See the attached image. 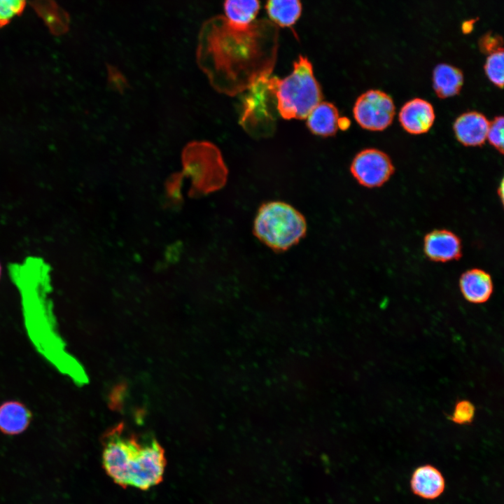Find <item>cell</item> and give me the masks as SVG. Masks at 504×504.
<instances>
[{
    "instance_id": "obj_23",
    "label": "cell",
    "mask_w": 504,
    "mask_h": 504,
    "mask_svg": "<svg viewBox=\"0 0 504 504\" xmlns=\"http://www.w3.org/2000/svg\"><path fill=\"white\" fill-rule=\"evenodd\" d=\"M479 46L482 52L489 55L503 48V39L498 35L489 33L482 37Z\"/></svg>"
},
{
    "instance_id": "obj_1",
    "label": "cell",
    "mask_w": 504,
    "mask_h": 504,
    "mask_svg": "<svg viewBox=\"0 0 504 504\" xmlns=\"http://www.w3.org/2000/svg\"><path fill=\"white\" fill-rule=\"evenodd\" d=\"M278 51V31L266 20L237 25L216 17L202 27L198 57L211 83L230 96L271 75Z\"/></svg>"
},
{
    "instance_id": "obj_21",
    "label": "cell",
    "mask_w": 504,
    "mask_h": 504,
    "mask_svg": "<svg viewBox=\"0 0 504 504\" xmlns=\"http://www.w3.org/2000/svg\"><path fill=\"white\" fill-rule=\"evenodd\" d=\"M26 5V0H0V27L20 15Z\"/></svg>"
},
{
    "instance_id": "obj_12",
    "label": "cell",
    "mask_w": 504,
    "mask_h": 504,
    "mask_svg": "<svg viewBox=\"0 0 504 504\" xmlns=\"http://www.w3.org/2000/svg\"><path fill=\"white\" fill-rule=\"evenodd\" d=\"M412 493L424 499L434 500L445 489V479L442 472L430 464H424L414 469L410 479Z\"/></svg>"
},
{
    "instance_id": "obj_24",
    "label": "cell",
    "mask_w": 504,
    "mask_h": 504,
    "mask_svg": "<svg viewBox=\"0 0 504 504\" xmlns=\"http://www.w3.org/2000/svg\"><path fill=\"white\" fill-rule=\"evenodd\" d=\"M351 125V121L346 117L339 118L338 128L342 130H347Z\"/></svg>"
},
{
    "instance_id": "obj_15",
    "label": "cell",
    "mask_w": 504,
    "mask_h": 504,
    "mask_svg": "<svg viewBox=\"0 0 504 504\" xmlns=\"http://www.w3.org/2000/svg\"><path fill=\"white\" fill-rule=\"evenodd\" d=\"M433 87L436 95L446 99L459 94L463 85L462 71L447 64H438L433 71Z\"/></svg>"
},
{
    "instance_id": "obj_2",
    "label": "cell",
    "mask_w": 504,
    "mask_h": 504,
    "mask_svg": "<svg viewBox=\"0 0 504 504\" xmlns=\"http://www.w3.org/2000/svg\"><path fill=\"white\" fill-rule=\"evenodd\" d=\"M51 270L40 257L29 256L8 266L20 294L25 326L38 351L78 385L88 378L83 366L66 349L53 313Z\"/></svg>"
},
{
    "instance_id": "obj_17",
    "label": "cell",
    "mask_w": 504,
    "mask_h": 504,
    "mask_svg": "<svg viewBox=\"0 0 504 504\" xmlns=\"http://www.w3.org/2000/svg\"><path fill=\"white\" fill-rule=\"evenodd\" d=\"M266 10L271 20L279 26L290 27L302 12L300 0H267Z\"/></svg>"
},
{
    "instance_id": "obj_10",
    "label": "cell",
    "mask_w": 504,
    "mask_h": 504,
    "mask_svg": "<svg viewBox=\"0 0 504 504\" xmlns=\"http://www.w3.org/2000/svg\"><path fill=\"white\" fill-rule=\"evenodd\" d=\"M398 118L406 132L412 134H421L431 128L435 115L430 102L421 98H414L401 107Z\"/></svg>"
},
{
    "instance_id": "obj_8",
    "label": "cell",
    "mask_w": 504,
    "mask_h": 504,
    "mask_svg": "<svg viewBox=\"0 0 504 504\" xmlns=\"http://www.w3.org/2000/svg\"><path fill=\"white\" fill-rule=\"evenodd\" d=\"M389 156L377 148H366L354 157L350 171L360 185L377 188L384 184L394 173Z\"/></svg>"
},
{
    "instance_id": "obj_25",
    "label": "cell",
    "mask_w": 504,
    "mask_h": 504,
    "mask_svg": "<svg viewBox=\"0 0 504 504\" xmlns=\"http://www.w3.org/2000/svg\"><path fill=\"white\" fill-rule=\"evenodd\" d=\"M1 275H2V266H1V263L0 262V280H1Z\"/></svg>"
},
{
    "instance_id": "obj_16",
    "label": "cell",
    "mask_w": 504,
    "mask_h": 504,
    "mask_svg": "<svg viewBox=\"0 0 504 504\" xmlns=\"http://www.w3.org/2000/svg\"><path fill=\"white\" fill-rule=\"evenodd\" d=\"M31 414L22 403L15 400L0 405V430L7 435H18L24 431L30 424Z\"/></svg>"
},
{
    "instance_id": "obj_14",
    "label": "cell",
    "mask_w": 504,
    "mask_h": 504,
    "mask_svg": "<svg viewBox=\"0 0 504 504\" xmlns=\"http://www.w3.org/2000/svg\"><path fill=\"white\" fill-rule=\"evenodd\" d=\"M339 111L332 103L321 102L309 113L307 126L314 134L331 136L338 130Z\"/></svg>"
},
{
    "instance_id": "obj_4",
    "label": "cell",
    "mask_w": 504,
    "mask_h": 504,
    "mask_svg": "<svg viewBox=\"0 0 504 504\" xmlns=\"http://www.w3.org/2000/svg\"><path fill=\"white\" fill-rule=\"evenodd\" d=\"M279 115L284 119H305L322 101L320 84L307 57L300 55L292 72L284 78L270 76Z\"/></svg>"
},
{
    "instance_id": "obj_3",
    "label": "cell",
    "mask_w": 504,
    "mask_h": 504,
    "mask_svg": "<svg viewBox=\"0 0 504 504\" xmlns=\"http://www.w3.org/2000/svg\"><path fill=\"white\" fill-rule=\"evenodd\" d=\"M102 444L103 467L116 484L145 491L162 482L166 458L155 438L128 433L120 424L106 433Z\"/></svg>"
},
{
    "instance_id": "obj_20",
    "label": "cell",
    "mask_w": 504,
    "mask_h": 504,
    "mask_svg": "<svg viewBox=\"0 0 504 504\" xmlns=\"http://www.w3.org/2000/svg\"><path fill=\"white\" fill-rule=\"evenodd\" d=\"M475 415L474 404L468 400L462 399L456 402L454 410L448 416V419L456 424L468 425L473 421Z\"/></svg>"
},
{
    "instance_id": "obj_6",
    "label": "cell",
    "mask_w": 504,
    "mask_h": 504,
    "mask_svg": "<svg viewBox=\"0 0 504 504\" xmlns=\"http://www.w3.org/2000/svg\"><path fill=\"white\" fill-rule=\"evenodd\" d=\"M270 76L254 82L246 90L241 104L239 123L249 135L256 139L269 137L276 129L279 113Z\"/></svg>"
},
{
    "instance_id": "obj_22",
    "label": "cell",
    "mask_w": 504,
    "mask_h": 504,
    "mask_svg": "<svg viewBox=\"0 0 504 504\" xmlns=\"http://www.w3.org/2000/svg\"><path fill=\"white\" fill-rule=\"evenodd\" d=\"M504 118L502 115L496 116L489 122L486 139L499 153H503L504 139H503Z\"/></svg>"
},
{
    "instance_id": "obj_11",
    "label": "cell",
    "mask_w": 504,
    "mask_h": 504,
    "mask_svg": "<svg viewBox=\"0 0 504 504\" xmlns=\"http://www.w3.org/2000/svg\"><path fill=\"white\" fill-rule=\"evenodd\" d=\"M489 122L482 113L468 111L456 119L453 129L457 140L461 144L465 146H479L486 139Z\"/></svg>"
},
{
    "instance_id": "obj_13",
    "label": "cell",
    "mask_w": 504,
    "mask_h": 504,
    "mask_svg": "<svg viewBox=\"0 0 504 504\" xmlns=\"http://www.w3.org/2000/svg\"><path fill=\"white\" fill-rule=\"evenodd\" d=\"M459 288L464 298L475 304L486 302L493 290L490 274L478 268L468 270L461 274Z\"/></svg>"
},
{
    "instance_id": "obj_7",
    "label": "cell",
    "mask_w": 504,
    "mask_h": 504,
    "mask_svg": "<svg viewBox=\"0 0 504 504\" xmlns=\"http://www.w3.org/2000/svg\"><path fill=\"white\" fill-rule=\"evenodd\" d=\"M396 113L393 99L378 90H370L356 99L353 114L357 123L363 129L382 131L392 122Z\"/></svg>"
},
{
    "instance_id": "obj_5",
    "label": "cell",
    "mask_w": 504,
    "mask_h": 504,
    "mask_svg": "<svg viewBox=\"0 0 504 504\" xmlns=\"http://www.w3.org/2000/svg\"><path fill=\"white\" fill-rule=\"evenodd\" d=\"M306 232L304 216L291 205L280 201L262 204L253 223L255 237L276 252L296 245Z\"/></svg>"
},
{
    "instance_id": "obj_9",
    "label": "cell",
    "mask_w": 504,
    "mask_h": 504,
    "mask_svg": "<svg viewBox=\"0 0 504 504\" xmlns=\"http://www.w3.org/2000/svg\"><path fill=\"white\" fill-rule=\"evenodd\" d=\"M424 251L430 260L446 262L461 257L462 244L461 239L453 232L445 229L434 230L424 237Z\"/></svg>"
},
{
    "instance_id": "obj_19",
    "label": "cell",
    "mask_w": 504,
    "mask_h": 504,
    "mask_svg": "<svg viewBox=\"0 0 504 504\" xmlns=\"http://www.w3.org/2000/svg\"><path fill=\"white\" fill-rule=\"evenodd\" d=\"M484 71L487 78L493 84L500 89L503 88V48L489 55L484 64Z\"/></svg>"
},
{
    "instance_id": "obj_18",
    "label": "cell",
    "mask_w": 504,
    "mask_h": 504,
    "mask_svg": "<svg viewBox=\"0 0 504 504\" xmlns=\"http://www.w3.org/2000/svg\"><path fill=\"white\" fill-rule=\"evenodd\" d=\"M260 9L258 0H225V19L232 24L247 25L255 21Z\"/></svg>"
}]
</instances>
